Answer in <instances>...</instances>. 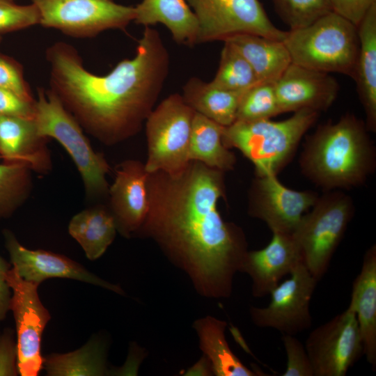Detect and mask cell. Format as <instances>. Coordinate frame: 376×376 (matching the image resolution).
<instances>
[{"mask_svg":"<svg viewBox=\"0 0 376 376\" xmlns=\"http://www.w3.org/2000/svg\"><path fill=\"white\" fill-rule=\"evenodd\" d=\"M354 212L350 196L330 190L318 198L292 233L303 263L318 281L327 272Z\"/></svg>","mask_w":376,"mask_h":376,"instance_id":"obj_6","label":"cell"},{"mask_svg":"<svg viewBox=\"0 0 376 376\" xmlns=\"http://www.w3.org/2000/svg\"><path fill=\"white\" fill-rule=\"evenodd\" d=\"M33 120L39 137L54 138L67 150L81 175L88 194L107 190V162L93 150L79 123L51 89H38Z\"/></svg>","mask_w":376,"mask_h":376,"instance_id":"obj_7","label":"cell"},{"mask_svg":"<svg viewBox=\"0 0 376 376\" xmlns=\"http://www.w3.org/2000/svg\"><path fill=\"white\" fill-rule=\"evenodd\" d=\"M368 131L366 123L352 113L319 126L304 144L299 158L302 173L327 191L361 185L375 166Z\"/></svg>","mask_w":376,"mask_h":376,"instance_id":"obj_3","label":"cell"},{"mask_svg":"<svg viewBox=\"0 0 376 376\" xmlns=\"http://www.w3.org/2000/svg\"><path fill=\"white\" fill-rule=\"evenodd\" d=\"M40 139L33 118L0 116V156L6 162L36 165L40 155L35 148Z\"/></svg>","mask_w":376,"mask_h":376,"instance_id":"obj_28","label":"cell"},{"mask_svg":"<svg viewBox=\"0 0 376 376\" xmlns=\"http://www.w3.org/2000/svg\"><path fill=\"white\" fill-rule=\"evenodd\" d=\"M281 113L274 83L258 82L242 94L236 120L270 119Z\"/></svg>","mask_w":376,"mask_h":376,"instance_id":"obj_31","label":"cell"},{"mask_svg":"<svg viewBox=\"0 0 376 376\" xmlns=\"http://www.w3.org/2000/svg\"><path fill=\"white\" fill-rule=\"evenodd\" d=\"M43 369L49 376H101L110 373L107 366V344L92 337L81 347L67 353L43 357Z\"/></svg>","mask_w":376,"mask_h":376,"instance_id":"obj_25","label":"cell"},{"mask_svg":"<svg viewBox=\"0 0 376 376\" xmlns=\"http://www.w3.org/2000/svg\"><path fill=\"white\" fill-rule=\"evenodd\" d=\"M359 50L353 79L366 113V125L376 130V1L357 26Z\"/></svg>","mask_w":376,"mask_h":376,"instance_id":"obj_20","label":"cell"},{"mask_svg":"<svg viewBox=\"0 0 376 376\" xmlns=\"http://www.w3.org/2000/svg\"><path fill=\"white\" fill-rule=\"evenodd\" d=\"M34 102L0 88V116L33 118Z\"/></svg>","mask_w":376,"mask_h":376,"instance_id":"obj_37","label":"cell"},{"mask_svg":"<svg viewBox=\"0 0 376 376\" xmlns=\"http://www.w3.org/2000/svg\"><path fill=\"white\" fill-rule=\"evenodd\" d=\"M198 24L197 44L224 42L242 33L283 40L286 31L269 19L259 0H186Z\"/></svg>","mask_w":376,"mask_h":376,"instance_id":"obj_9","label":"cell"},{"mask_svg":"<svg viewBox=\"0 0 376 376\" xmlns=\"http://www.w3.org/2000/svg\"><path fill=\"white\" fill-rule=\"evenodd\" d=\"M51 90L79 123L107 143L137 132L168 77L169 54L159 32L146 26L133 58L105 75L86 70L71 45L58 42L46 52Z\"/></svg>","mask_w":376,"mask_h":376,"instance_id":"obj_2","label":"cell"},{"mask_svg":"<svg viewBox=\"0 0 376 376\" xmlns=\"http://www.w3.org/2000/svg\"><path fill=\"white\" fill-rule=\"evenodd\" d=\"M224 127L194 113L189 145V161H196L221 171L232 170L236 159L222 141Z\"/></svg>","mask_w":376,"mask_h":376,"instance_id":"obj_26","label":"cell"},{"mask_svg":"<svg viewBox=\"0 0 376 376\" xmlns=\"http://www.w3.org/2000/svg\"><path fill=\"white\" fill-rule=\"evenodd\" d=\"M0 157H1L0 156Z\"/></svg>","mask_w":376,"mask_h":376,"instance_id":"obj_43","label":"cell"},{"mask_svg":"<svg viewBox=\"0 0 376 376\" xmlns=\"http://www.w3.org/2000/svg\"><path fill=\"white\" fill-rule=\"evenodd\" d=\"M40 24L77 38L94 37L109 29L125 30L134 21V7L113 0H31Z\"/></svg>","mask_w":376,"mask_h":376,"instance_id":"obj_10","label":"cell"},{"mask_svg":"<svg viewBox=\"0 0 376 376\" xmlns=\"http://www.w3.org/2000/svg\"><path fill=\"white\" fill-rule=\"evenodd\" d=\"M182 91L183 99L194 111L223 127L236 120L240 101L244 92L222 88L196 77L187 80Z\"/></svg>","mask_w":376,"mask_h":376,"instance_id":"obj_23","label":"cell"},{"mask_svg":"<svg viewBox=\"0 0 376 376\" xmlns=\"http://www.w3.org/2000/svg\"><path fill=\"white\" fill-rule=\"evenodd\" d=\"M28 166L20 162L0 164V218L10 215L25 199L30 186Z\"/></svg>","mask_w":376,"mask_h":376,"instance_id":"obj_30","label":"cell"},{"mask_svg":"<svg viewBox=\"0 0 376 376\" xmlns=\"http://www.w3.org/2000/svg\"><path fill=\"white\" fill-rule=\"evenodd\" d=\"M116 230L113 216L97 207L86 209L75 214L68 226L70 235L80 244L91 260L104 254L113 241Z\"/></svg>","mask_w":376,"mask_h":376,"instance_id":"obj_27","label":"cell"},{"mask_svg":"<svg viewBox=\"0 0 376 376\" xmlns=\"http://www.w3.org/2000/svg\"><path fill=\"white\" fill-rule=\"evenodd\" d=\"M292 63L353 78L359 50L357 26L331 11L304 27L289 29L284 40Z\"/></svg>","mask_w":376,"mask_h":376,"instance_id":"obj_5","label":"cell"},{"mask_svg":"<svg viewBox=\"0 0 376 376\" xmlns=\"http://www.w3.org/2000/svg\"><path fill=\"white\" fill-rule=\"evenodd\" d=\"M226 322L212 316L196 320L194 327L199 338L200 348L209 359L214 375H257L245 366L230 350L225 337Z\"/></svg>","mask_w":376,"mask_h":376,"instance_id":"obj_24","label":"cell"},{"mask_svg":"<svg viewBox=\"0 0 376 376\" xmlns=\"http://www.w3.org/2000/svg\"><path fill=\"white\" fill-rule=\"evenodd\" d=\"M221 171L190 161L181 172L147 180L148 210L141 229L187 274L201 295L228 298L248 252L245 235L218 210Z\"/></svg>","mask_w":376,"mask_h":376,"instance_id":"obj_1","label":"cell"},{"mask_svg":"<svg viewBox=\"0 0 376 376\" xmlns=\"http://www.w3.org/2000/svg\"><path fill=\"white\" fill-rule=\"evenodd\" d=\"M305 348L314 376H345L362 354L363 344L355 313L346 308L308 336Z\"/></svg>","mask_w":376,"mask_h":376,"instance_id":"obj_12","label":"cell"},{"mask_svg":"<svg viewBox=\"0 0 376 376\" xmlns=\"http://www.w3.org/2000/svg\"><path fill=\"white\" fill-rule=\"evenodd\" d=\"M211 82L227 90L245 91L260 81L245 58L232 45L224 42L219 68Z\"/></svg>","mask_w":376,"mask_h":376,"instance_id":"obj_29","label":"cell"},{"mask_svg":"<svg viewBox=\"0 0 376 376\" xmlns=\"http://www.w3.org/2000/svg\"><path fill=\"white\" fill-rule=\"evenodd\" d=\"M11 267V263L0 256V322L6 318L10 308L12 292L6 281V274Z\"/></svg>","mask_w":376,"mask_h":376,"instance_id":"obj_39","label":"cell"},{"mask_svg":"<svg viewBox=\"0 0 376 376\" xmlns=\"http://www.w3.org/2000/svg\"><path fill=\"white\" fill-rule=\"evenodd\" d=\"M0 88L10 91L24 100L34 101L19 64L0 54Z\"/></svg>","mask_w":376,"mask_h":376,"instance_id":"obj_35","label":"cell"},{"mask_svg":"<svg viewBox=\"0 0 376 376\" xmlns=\"http://www.w3.org/2000/svg\"><path fill=\"white\" fill-rule=\"evenodd\" d=\"M1 36H0V42H1Z\"/></svg>","mask_w":376,"mask_h":376,"instance_id":"obj_41","label":"cell"},{"mask_svg":"<svg viewBox=\"0 0 376 376\" xmlns=\"http://www.w3.org/2000/svg\"><path fill=\"white\" fill-rule=\"evenodd\" d=\"M301 263V253L292 235L274 232L265 247L248 251L240 272L251 279L252 295L263 297L269 295L280 281Z\"/></svg>","mask_w":376,"mask_h":376,"instance_id":"obj_17","label":"cell"},{"mask_svg":"<svg viewBox=\"0 0 376 376\" xmlns=\"http://www.w3.org/2000/svg\"><path fill=\"white\" fill-rule=\"evenodd\" d=\"M331 11L345 17L357 26L376 0H329Z\"/></svg>","mask_w":376,"mask_h":376,"instance_id":"obj_38","label":"cell"},{"mask_svg":"<svg viewBox=\"0 0 376 376\" xmlns=\"http://www.w3.org/2000/svg\"><path fill=\"white\" fill-rule=\"evenodd\" d=\"M194 113L179 93L170 95L150 113L146 125L148 159L144 165L149 174L161 171L174 175L187 166Z\"/></svg>","mask_w":376,"mask_h":376,"instance_id":"obj_8","label":"cell"},{"mask_svg":"<svg viewBox=\"0 0 376 376\" xmlns=\"http://www.w3.org/2000/svg\"><path fill=\"white\" fill-rule=\"evenodd\" d=\"M290 29L304 27L331 11L329 0H272Z\"/></svg>","mask_w":376,"mask_h":376,"instance_id":"obj_32","label":"cell"},{"mask_svg":"<svg viewBox=\"0 0 376 376\" xmlns=\"http://www.w3.org/2000/svg\"><path fill=\"white\" fill-rule=\"evenodd\" d=\"M224 42L232 45L245 58L260 82L274 83L292 63L282 40L242 33Z\"/></svg>","mask_w":376,"mask_h":376,"instance_id":"obj_22","label":"cell"},{"mask_svg":"<svg viewBox=\"0 0 376 376\" xmlns=\"http://www.w3.org/2000/svg\"><path fill=\"white\" fill-rule=\"evenodd\" d=\"M18 373L16 337L11 328H5L0 332V376Z\"/></svg>","mask_w":376,"mask_h":376,"instance_id":"obj_36","label":"cell"},{"mask_svg":"<svg viewBox=\"0 0 376 376\" xmlns=\"http://www.w3.org/2000/svg\"><path fill=\"white\" fill-rule=\"evenodd\" d=\"M320 112L301 109L283 120H236L224 127V146L235 148L255 166L257 176L277 175L292 158L305 133Z\"/></svg>","mask_w":376,"mask_h":376,"instance_id":"obj_4","label":"cell"},{"mask_svg":"<svg viewBox=\"0 0 376 376\" xmlns=\"http://www.w3.org/2000/svg\"><path fill=\"white\" fill-rule=\"evenodd\" d=\"M6 281L12 292L10 311L16 327L18 373L37 376L43 369L41 340L51 315L40 299L38 285L23 279L13 267Z\"/></svg>","mask_w":376,"mask_h":376,"instance_id":"obj_11","label":"cell"},{"mask_svg":"<svg viewBox=\"0 0 376 376\" xmlns=\"http://www.w3.org/2000/svg\"><path fill=\"white\" fill-rule=\"evenodd\" d=\"M287 356L283 376H314L313 369L305 346L294 335H282Z\"/></svg>","mask_w":376,"mask_h":376,"instance_id":"obj_34","label":"cell"},{"mask_svg":"<svg viewBox=\"0 0 376 376\" xmlns=\"http://www.w3.org/2000/svg\"><path fill=\"white\" fill-rule=\"evenodd\" d=\"M274 86L281 113L304 109L325 111L334 102L339 91L338 83L329 73L293 63Z\"/></svg>","mask_w":376,"mask_h":376,"instance_id":"obj_16","label":"cell"},{"mask_svg":"<svg viewBox=\"0 0 376 376\" xmlns=\"http://www.w3.org/2000/svg\"><path fill=\"white\" fill-rule=\"evenodd\" d=\"M357 317L363 354L375 371L376 368V246L365 253L360 272L352 288L347 307Z\"/></svg>","mask_w":376,"mask_h":376,"instance_id":"obj_19","label":"cell"},{"mask_svg":"<svg viewBox=\"0 0 376 376\" xmlns=\"http://www.w3.org/2000/svg\"><path fill=\"white\" fill-rule=\"evenodd\" d=\"M6 1H12V0H6Z\"/></svg>","mask_w":376,"mask_h":376,"instance_id":"obj_42","label":"cell"},{"mask_svg":"<svg viewBox=\"0 0 376 376\" xmlns=\"http://www.w3.org/2000/svg\"><path fill=\"white\" fill-rule=\"evenodd\" d=\"M3 235L12 267L25 281L39 285L49 279H70L102 287L121 295L125 294L119 285L98 277L65 256L45 250L29 249L8 230H5Z\"/></svg>","mask_w":376,"mask_h":376,"instance_id":"obj_15","label":"cell"},{"mask_svg":"<svg viewBox=\"0 0 376 376\" xmlns=\"http://www.w3.org/2000/svg\"><path fill=\"white\" fill-rule=\"evenodd\" d=\"M290 275L270 292L267 306L250 308L251 319L256 326L294 336L311 327L310 302L318 281L303 263Z\"/></svg>","mask_w":376,"mask_h":376,"instance_id":"obj_13","label":"cell"},{"mask_svg":"<svg viewBox=\"0 0 376 376\" xmlns=\"http://www.w3.org/2000/svg\"><path fill=\"white\" fill-rule=\"evenodd\" d=\"M36 24H40V14L33 3L20 6L0 0V36Z\"/></svg>","mask_w":376,"mask_h":376,"instance_id":"obj_33","label":"cell"},{"mask_svg":"<svg viewBox=\"0 0 376 376\" xmlns=\"http://www.w3.org/2000/svg\"><path fill=\"white\" fill-rule=\"evenodd\" d=\"M134 9L136 24L146 27L160 23L175 42L189 47L197 44L198 21L186 0H142Z\"/></svg>","mask_w":376,"mask_h":376,"instance_id":"obj_21","label":"cell"},{"mask_svg":"<svg viewBox=\"0 0 376 376\" xmlns=\"http://www.w3.org/2000/svg\"><path fill=\"white\" fill-rule=\"evenodd\" d=\"M149 173L139 162L128 161L116 170L110 187L117 230L125 236L142 226L148 210L147 180Z\"/></svg>","mask_w":376,"mask_h":376,"instance_id":"obj_18","label":"cell"},{"mask_svg":"<svg viewBox=\"0 0 376 376\" xmlns=\"http://www.w3.org/2000/svg\"><path fill=\"white\" fill-rule=\"evenodd\" d=\"M318 197L312 191L285 187L276 175L257 176L251 190L249 212L265 222L272 233L292 234Z\"/></svg>","mask_w":376,"mask_h":376,"instance_id":"obj_14","label":"cell"},{"mask_svg":"<svg viewBox=\"0 0 376 376\" xmlns=\"http://www.w3.org/2000/svg\"><path fill=\"white\" fill-rule=\"evenodd\" d=\"M184 375L210 376L214 375V373L209 359L203 354L198 362L185 373Z\"/></svg>","mask_w":376,"mask_h":376,"instance_id":"obj_40","label":"cell"}]
</instances>
